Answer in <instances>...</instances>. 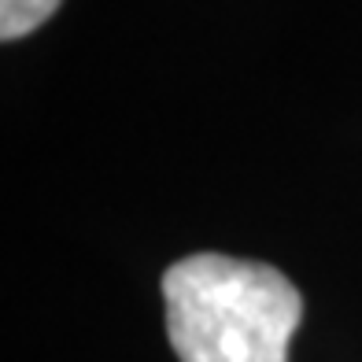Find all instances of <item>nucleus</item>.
<instances>
[{"label":"nucleus","instance_id":"obj_1","mask_svg":"<svg viewBox=\"0 0 362 362\" xmlns=\"http://www.w3.org/2000/svg\"><path fill=\"white\" fill-rule=\"evenodd\" d=\"M167 337L181 362H288L303 296L281 270L218 252L163 274Z\"/></svg>","mask_w":362,"mask_h":362},{"label":"nucleus","instance_id":"obj_2","mask_svg":"<svg viewBox=\"0 0 362 362\" xmlns=\"http://www.w3.org/2000/svg\"><path fill=\"white\" fill-rule=\"evenodd\" d=\"M63 0H0V41H19L45 26Z\"/></svg>","mask_w":362,"mask_h":362}]
</instances>
